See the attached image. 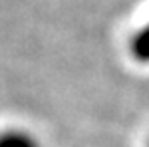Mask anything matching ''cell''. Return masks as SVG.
<instances>
[{
  "mask_svg": "<svg viewBox=\"0 0 149 147\" xmlns=\"http://www.w3.org/2000/svg\"><path fill=\"white\" fill-rule=\"evenodd\" d=\"M0 147H40L36 139L26 131L20 129H10L0 133Z\"/></svg>",
  "mask_w": 149,
  "mask_h": 147,
  "instance_id": "cell-1",
  "label": "cell"
}]
</instances>
